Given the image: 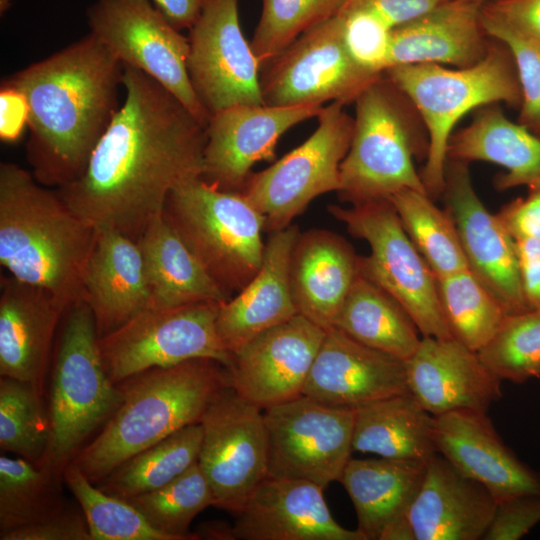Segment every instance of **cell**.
Masks as SVG:
<instances>
[{
  "mask_svg": "<svg viewBox=\"0 0 540 540\" xmlns=\"http://www.w3.org/2000/svg\"><path fill=\"white\" fill-rule=\"evenodd\" d=\"M122 87L124 102L84 171L57 192L96 230L137 240L176 186L201 177L206 127L137 68L123 65Z\"/></svg>",
  "mask_w": 540,
  "mask_h": 540,
  "instance_id": "obj_1",
  "label": "cell"
},
{
  "mask_svg": "<svg viewBox=\"0 0 540 540\" xmlns=\"http://www.w3.org/2000/svg\"><path fill=\"white\" fill-rule=\"evenodd\" d=\"M123 64L88 33L49 57L6 78L24 98L27 157L43 185L78 178L119 109Z\"/></svg>",
  "mask_w": 540,
  "mask_h": 540,
  "instance_id": "obj_2",
  "label": "cell"
},
{
  "mask_svg": "<svg viewBox=\"0 0 540 540\" xmlns=\"http://www.w3.org/2000/svg\"><path fill=\"white\" fill-rule=\"evenodd\" d=\"M96 229L57 191L15 163L0 165V263L15 279L70 307L83 298V276Z\"/></svg>",
  "mask_w": 540,
  "mask_h": 540,
  "instance_id": "obj_3",
  "label": "cell"
},
{
  "mask_svg": "<svg viewBox=\"0 0 540 540\" xmlns=\"http://www.w3.org/2000/svg\"><path fill=\"white\" fill-rule=\"evenodd\" d=\"M122 403L74 458L96 484L124 461L174 432L200 423L231 373L207 358L152 368L116 383Z\"/></svg>",
  "mask_w": 540,
  "mask_h": 540,
  "instance_id": "obj_4",
  "label": "cell"
},
{
  "mask_svg": "<svg viewBox=\"0 0 540 540\" xmlns=\"http://www.w3.org/2000/svg\"><path fill=\"white\" fill-rule=\"evenodd\" d=\"M384 74L407 97L424 123L428 152L420 176L431 198L443 194L448 144L458 121L475 108L497 102L513 106L521 103L511 54L498 40L489 43L486 55L471 66L451 69L440 64L396 65Z\"/></svg>",
  "mask_w": 540,
  "mask_h": 540,
  "instance_id": "obj_5",
  "label": "cell"
},
{
  "mask_svg": "<svg viewBox=\"0 0 540 540\" xmlns=\"http://www.w3.org/2000/svg\"><path fill=\"white\" fill-rule=\"evenodd\" d=\"M98 341L94 314L81 298L65 312L56 344L48 402L51 437L40 465L62 476L123 400L105 370Z\"/></svg>",
  "mask_w": 540,
  "mask_h": 540,
  "instance_id": "obj_6",
  "label": "cell"
},
{
  "mask_svg": "<svg viewBox=\"0 0 540 540\" xmlns=\"http://www.w3.org/2000/svg\"><path fill=\"white\" fill-rule=\"evenodd\" d=\"M350 148L340 166L339 199L351 205L389 200L396 192H426L414 157L428 152L413 120V105L385 76L354 102Z\"/></svg>",
  "mask_w": 540,
  "mask_h": 540,
  "instance_id": "obj_7",
  "label": "cell"
},
{
  "mask_svg": "<svg viewBox=\"0 0 540 540\" xmlns=\"http://www.w3.org/2000/svg\"><path fill=\"white\" fill-rule=\"evenodd\" d=\"M163 213L229 295L242 290L259 271L265 218L241 192L193 178L170 192Z\"/></svg>",
  "mask_w": 540,
  "mask_h": 540,
  "instance_id": "obj_8",
  "label": "cell"
},
{
  "mask_svg": "<svg viewBox=\"0 0 540 540\" xmlns=\"http://www.w3.org/2000/svg\"><path fill=\"white\" fill-rule=\"evenodd\" d=\"M348 232L365 240L359 272L393 296L410 314L422 337L453 338L441 307L437 277L407 235L389 200L330 205Z\"/></svg>",
  "mask_w": 540,
  "mask_h": 540,
  "instance_id": "obj_9",
  "label": "cell"
},
{
  "mask_svg": "<svg viewBox=\"0 0 540 540\" xmlns=\"http://www.w3.org/2000/svg\"><path fill=\"white\" fill-rule=\"evenodd\" d=\"M301 145L268 168L252 173L241 193L265 218V231L288 227L318 196L340 189V166L351 144L354 118L331 102Z\"/></svg>",
  "mask_w": 540,
  "mask_h": 540,
  "instance_id": "obj_10",
  "label": "cell"
},
{
  "mask_svg": "<svg viewBox=\"0 0 540 540\" xmlns=\"http://www.w3.org/2000/svg\"><path fill=\"white\" fill-rule=\"evenodd\" d=\"M221 303L147 307L124 325L99 338L100 354L116 384L137 373L207 358L229 370L233 356L217 329Z\"/></svg>",
  "mask_w": 540,
  "mask_h": 540,
  "instance_id": "obj_11",
  "label": "cell"
},
{
  "mask_svg": "<svg viewBox=\"0 0 540 540\" xmlns=\"http://www.w3.org/2000/svg\"><path fill=\"white\" fill-rule=\"evenodd\" d=\"M87 21L90 33L123 65L155 79L206 127L210 115L187 69L189 39L151 0H96L87 10Z\"/></svg>",
  "mask_w": 540,
  "mask_h": 540,
  "instance_id": "obj_12",
  "label": "cell"
},
{
  "mask_svg": "<svg viewBox=\"0 0 540 540\" xmlns=\"http://www.w3.org/2000/svg\"><path fill=\"white\" fill-rule=\"evenodd\" d=\"M383 74L358 65L349 54L342 18L336 14L300 35L260 73L263 102L290 107L356 101Z\"/></svg>",
  "mask_w": 540,
  "mask_h": 540,
  "instance_id": "obj_13",
  "label": "cell"
},
{
  "mask_svg": "<svg viewBox=\"0 0 540 540\" xmlns=\"http://www.w3.org/2000/svg\"><path fill=\"white\" fill-rule=\"evenodd\" d=\"M355 409L328 406L301 395L263 410L267 477L339 481L350 460Z\"/></svg>",
  "mask_w": 540,
  "mask_h": 540,
  "instance_id": "obj_14",
  "label": "cell"
},
{
  "mask_svg": "<svg viewBox=\"0 0 540 540\" xmlns=\"http://www.w3.org/2000/svg\"><path fill=\"white\" fill-rule=\"evenodd\" d=\"M200 423L198 465L215 506L234 515L268 475L263 410L229 385L215 396Z\"/></svg>",
  "mask_w": 540,
  "mask_h": 540,
  "instance_id": "obj_15",
  "label": "cell"
},
{
  "mask_svg": "<svg viewBox=\"0 0 540 540\" xmlns=\"http://www.w3.org/2000/svg\"><path fill=\"white\" fill-rule=\"evenodd\" d=\"M189 30L188 74L209 115L234 105L264 104L261 66L242 32L239 0H207Z\"/></svg>",
  "mask_w": 540,
  "mask_h": 540,
  "instance_id": "obj_16",
  "label": "cell"
},
{
  "mask_svg": "<svg viewBox=\"0 0 540 540\" xmlns=\"http://www.w3.org/2000/svg\"><path fill=\"white\" fill-rule=\"evenodd\" d=\"M323 106L240 104L210 115L201 178L220 190L241 192L256 163L274 160L280 137L317 117Z\"/></svg>",
  "mask_w": 540,
  "mask_h": 540,
  "instance_id": "obj_17",
  "label": "cell"
},
{
  "mask_svg": "<svg viewBox=\"0 0 540 540\" xmlns=\"http://www.w3.org/2000/svg\"><path fill=\"white\" fill-rule=\"evenodd\" d=\"M468 164L448 159L443 191L468 269L509 315L530 310L522 292L515 239L498 214L491 213L482 203Z\"/></svg>",
  "mask_w": 540,
  "mask_h": 540,
  "instance_id": "obj_18",
  "label": "cell"
},
{
  "mask_svg": "<svg viewBox=\"0 0 540 540\" xmlns=\"http://www.w3.org/2000/svg\"><path fill=\"white\" fill-rule=\"evenodd\" d=\"M326 331L297 314L235 351L233 388L262 410L302 395Z\"/></svg>",
  "mask_w": 540,
  "mask_h": 540,
  "instance_id": "obj_19",
  "label": "cell"
},
{
  "mask_svg": "<svg viewBox=\"0 0 540 540\" xmlns=\"http://www.w3.org/2000/svg\"><path fill=\"white\" fill-rule=\"evenodd\" d=\"M432 434L437 453L485 486L497 503L540 496V472L504 442L488 412L463 409L434 416Z\"/></svg>",
  "mask_w": 540,
  "mask_h": 540,
  "instance_id": "obj_20",
  "label": "cell"
},
{
  "mask_svg": "<svg viewBox=\"0 0 540 540\" xmlns=\"http://www.w3.org/2000/svg\"><path fill=\"white\" fill-rule=\"evenodd\" d=\"M405 392L406 361L332 327L326 330L302 395L328 406L356 409Z\"/></svg>",
  "mask_w": 540,
  "mask_h": 540,
  "instance_id": "obj_21",
  "label": "cell"
},
{
  "mask_svg": "<svg viewBox=\"0 0 540 540\" xmlns=\"http://www.w3.org/2000/svg\"><path fill=\"white\" fill-rule=\"evenodd\" d=\"M310 481L266 477L234 514V540H366L338 524Z\"/></svg>",
  "mask_w": 540,
  "mask_h": 540,
  "instance_id": "obj_22",
  "label": "cell"
},
{
  "mask_svg": "<svg viewBox=\"0 0 540 540\" xmlns=\"http://www.w3.org/2000/svg\"><path fill=\"white\" fill-rule=\"evenodd\" d=\"M408 391L432 416L471 409L488 412L502 396V380L478 352L454 338L422 337L406 360Z\"/></svg>",
  "mask_w": 540,
  "mask_h": 540,
  "instance_id": "obj_23",
  "label": "cell"
},
{
  "mask_svg": "<svg viewBox=\"0 0 540 540\" xmlns=\"http://www.w3.org/2000/svg\"><path fill=\"white\" fill-rule=\"evenodd\" d=\"M69 307L50 292L1 277L0 375L33 386L44 396L56 329Z\"/></svg>",
  "mask_w": 540,
  "mask_h": 540,
  "instance_id": "obj_24",
  "label": "cell"
},
{
  "mask_svg": "<svg viewBox=\"0 0 540 540\" xmlns=\"http://www.w3.org/2000/svg\"><path fill=\"white\" fill-rule=\"evenodd\" d=\"M497 500L476 480L436 453L408 512L414 540H480Z\"/></svg>",
  "mask_w": 540,
  "mask_h": 540,
  "instance_id": "obj_25",
  "label": "cell"
},
{
  "mask_svg": "<svg viewBox=\"0 0 540 540\" xmlns=\"http://www.w3.org/2000/svg\"><path fill=\"white\" fill-rule=\"evenodd\" d=\"M426 465L410 459L350 458L339 482L353 503L357 529L366 540H414L408 512Z\"/></svg>",
  "mask_w": 540,
  "mask_h": 540,
  "instance_id": "obj_26",
  "label": "cell"
},
{
  "mask_svg": "<svg viewBox=\"0 0 540 540\" xmlns=\"http://www.w3.org/2000/svg\"><path fill=\"white\" fill-rule=\"evenodd\" d=\"M299 233L293 224L270 232L259 271L234 297L220 304L217 329L231 354L298 314L291 291L290 262Z\"/></svg>",
  "mask_w": 540,
  "mask_h": 540,
  "instance_id": "obj_27",
  "label": "cell"
},
{
  "mask_svg": "<svg viewBox=\"0 0 540 540\" xmlns=\"http://www.w3.org/2000/svg\"><path fill=\"white\" fill-rule=\"evenodd\" d=\"M83 298L99 338L150 305V288L137 241L112 229L96 230L83 276Z\"/></svg>",
  "mask_w": 540,
  "mask_h": 540,
  "instance_id": "obj_28",
  "label": "cell"
},
{
  "mask_svg": "<svg viewBox=\"0 0 540 540\" xmlns=\"http://www.w3.org/2000/svg\"><path fill=\"white\" fill-rule=\"evenodd\" d=\"M358 274L359 255L343 237L325 229L300 232L290 262L298 314L325 331L335 327Z\"/></svg>",
  "mask_w": 540,
  "mask_h": 540,
  "instance_id": "obj_29",
  "label": "cell"
},
{
  "mask_svg": "<svg viewBox=\"0 0 540 540\" xmlns=\"http://www.w3.org/2000/svg\"><path fill=\"white\" fill-rule=\"evenodd\" d=\"M480 8L463 0H447L392 29L388 68L411 64L467 67L477 63L489 48Z\"/></svg>",
  "mask_w": 540,
  "mask_h": 540,
  "instance_id": "obj_30",
  "label": "cell"
},
{
  "mask_svg": "<svg viewBox=\"0 0 540 540\" xmlns=\"http://www.w3.org/2000/svg\"><path fill=\"white\" fill-rule=\"evenodd\" d=\"M136 241L150 288L149 306L172 308L200 302L223 303L231 298L163 212L149 221Z\"/></svg>",
  "mask_w": 540,
  "mask_h": 540,
  "instance_id": "obj_31",
  "label": "cell"
},
{
  "mask_svg": "<svg viewBox=\"0 0 540 540\" xmlns=\"http://www.w3.org/2000/svg\"><path fill=\"white\" fill-rule=\"evenodd\" d=\"M447 156L503 167L506 173L495 178L498 190L518 186L540 189V138L519 122L510 121L498 106H485L470 125L453 133Z\"/></svg>",
  "mask_w": 540,
  "mask_h": 540,
  "instance_id": "obj_32",
  "label": "cell"
},
{
  "mask_svg": "<svg viewBox=\"0 0 540 540\" xmlns=\"http://www.w3.org/2000/svg\"><path fill=\"white\" fill-rule=\"evenodd\" d=\"M433 419L408 391L355 409L353 451L428 462L436 453Z\"/></svg>",
  "mask_w": 540,
  "mask_h": 540,
  "instance_id": "obj_33",
  "label": "cell"
},
{
  "mask_svg": "<svg viewBox=\"0 0 540 540\" xmlns=\"http://www.w3.org/2000/svg\"><path fill=\"white\" fill-rule=\"evenodd\" d=\"M335 327L366 346L404 361L415 353L422 339L405 308L360 272Z\"/></svg>",
  "mask_w": 540,
  "mask_h": 540,
  "instance_id": "obj_34",
  "label": "cell"
},
{
  "mask_svg": "<svg viewBox=\"0 0 540 540\" xmlns=\"http://www.w3.org/2000/svg\"><path fill=\"white\" fill-rule=\"evenodd\" d=\"M202 435L201 423L188 425L130 457L94 485L122 499L159 489L198 462Z\"/></svg>",
  "mask_w": 540,
  "mask_h": 540,
  "instance_id": "obj_35",
  "label": "cell"
},
{
  "mask_svg": "<svg viewBox=\"0 0 540 540\" xmlns=\"http://www.w3.org/2000/svg\"><path fill=\"white\" fill-rule=\"evenodd\" d=\"M389 201L410 240L437 278L468 269L456 224L428 193L403 189Z\"/></svg>",
  "mask_w": 540,
  "mask_h": 540,
  "instance_id": "obj_36",
  "label": "cell"
},
{
  "mask_svg": "<svg viewBox=\"0 0 540 540\" xmlns=\"http://www.w3.org/2000/svg\"><path fill=\"white\" fill-rule=\"evenodd\" d=\"M63 476L24 458L0 457V536L40 522L66 502Z\"/></svg>",
  "mask_w": 540,
  "mask_h": 540,
  "instance_id": "obj_37",
  "label": "cell"
},
{
  "mask_svg": "<svg viewBox=\"0 0 540 540\" xmlns=\"http://www.w3.org/2000/svg\"><path fill=\"white\" fill-rule=\"evenodd\" d=\"M437 285L452 337L478 352L509 314L469 269L437 278Z\"/></svg>",
  "mask_w": 540,
  "mask_h": 540,
  "instance_id": "obj_38",
  "label": "cell"
},
{
  "mask_svg": "<svg viewBox=\"0 0 540 540\" xmlns=\"http://www.w3.org/2000/svg\"><path fill=\"white\" fill-rule=\"evenodd\" d=\"M43 397L28 383L0 378V447L41 465L50 442L51 422Z\"/></svg>",
  "mask_w": 540,
  "mask_h": 540,
  "instance_id": "obj_39",
  "label": "cell"
},
{
  "mask_svg": "<svg viewBox=\"0 0 540 540\" xmlns=\"http://www.w3.org/2000/svg\"><path fill=\"white\" fill-rule=\"evenodd\" d=\"M171 540H196L189 532L194 518L215 506L211 487L198 462L159 489L124 499Z\"/></svg>",
  "mask_w": 540,
  "mask_h": 540,
  "instance_id": "obj_40",
  "label": "cell"
},
{
  "mask_svg": "<svg viewBox=\"0 0 540 540\" xmlns=\"http://www.w3.org/2000/svg\"><path fill=\"white\" fill-rule=\"evenodd\" d=\"M63 479L84 513L92 540H171L126 500L100 490L73 461Z\"/></svg>",
  "mask_w": 540,
  "mask_h": 540,
  "instance_id": "obj_41",
  "label": "cell"
},
{
  "mask_svg": "<svg viewBox=\"0 0 540 540\" xmlns=\"http://www.w3.org/2000/svg\"><path fill=\"white\" fill-rule=\"evenodd\" d=\"M346 0H262L250 42L262 67L300 35L336 15Z\"/></svg>",
  "mask_w": 540,
  "mask_h": 540,
  "instance_id": "obj_42",
  "label": "cell"
},
{
  "mask_svg": "<svg viewBox=\"0 0 540 540\" xmlns=\"http://www.w3.org/2000/svg\"><path fill=\"white\" fill-rule=\"evenodd\" d=\"M478 355L502 381L522 384L540 377V310L507 315Z\"/></svg>",
  "mask_w": 540,
  "mask_h": 540,
  "instance_id": "obj_43",
  "label": "cell"
},
{
  "mask_svg": "<svg viewBox=\"0 0 540 540\" xmlns=\"http://www.w3.org/2000/svg\"><path fill=\"white\" fill-rule=\"evenodd\" d=\"M482 25L511 54L521 90L519 123L540 135V41L500 25Z\"/></svg>",
  "mask_w": 540,
  "mask_h": 540,
  "instance_id": "obj_44",
  "label": "cell"
},
{
  "mask_svg": "<svg viewBox=\"0 0 540 540\" xmlns=\"http://www.w3.org/2000/svg\"><path fill=\"white\" fill-rule=\"evenodd\" d=\"M344 41L353 60L364 69L383 74L389 66L392 28L369 9L343 4Z\"/></svg>",
  "mask_w": 540,
  "mask_h": 540,
  "instance_id": "obj_45",
  "label": "cell"
},
{
  "mask_svg": "<svg viewBox=\"0 0 540 540\" xmlns=\"http://www.w3.org/2000/svg\"><path fill=\"white\" fill-rule=\"evenodd\" d=\"M540 523V496L522 495L497 503L484 540H518Z\"/></svg>",
  "mask_w": 540,
  "mask_h": 540,
  "instance_id": "obj_46",
  "label": "cell"
},
{
  "mask_svg": "<svg viewBox=\"0 0 540 540\" xmlns=\"http://www.w3.org/2000/svg\"><path fill=\"white\" fill-rule=\"evenodd\" d=\"M1 540H92L79 504L66 505L50 517L0 536Z\"/></svg>",
  "mask_w": 540,
  "mask_h": 540,
  "instance_id": "obj_47",
  "label": "cell"
},
{
  "mask_svg": "<svg viewBox=\"0 0 540 540\" xmlns=\"http://www.w3.org/2000/svg\"><path fill=\"white\" fill-rule=\"evenodd\" d=\"M482 23L500 25L540 41V0H487Z\"/></svg>",
  "mask_w": 540,
  "mask_h": 540,
  "instance_id": "obj_48",
  "label": "cell"
},
{
  "mask_svg": "<svg viewBox=\"0 0 540 540\" xmlns=\"http://www.w3.org/2000/svg\"><path fill=\"white\" fill-rule=\"evenodd\" d=\"M515 240H540V189L530 190L525 198H518L497 213Z\"/></svg>",
  "mask_w": 540,
  "mask_h": 540,
  "instance_id": "obj_49",
  "label": "cell"
},
{
  "mask_svg": "<svg viewBox=\"0 0 540 540\" xmlns=\"http://www.w3.org/2000/svg\"><path fill=\"white\" fill-rule=\"evenodd\" d=\"M447 0H346L345 5L359 6L380 16L392 29L408 23Z\"/></svg>",
  "mask_w": 540,
  "mask_h": 540,
  "instance_id": "obj_50",
  "label": "cell"
},
{
  "mask_svg": "<svg viewBox=\"0 0 540 540\" xmlns=\"http://www.w3.org/2000/svg\"><path fill=\"white\" fill-rule=\"evenodd\" d=\"M515 242L525 302L530 310H540V240L519 239Z\"/></svg>",
  "mask_w": 540,
  "mask_h": 540,
  "instance_id": "obj_51",
  "label": "cell"
},
{
  "mask_svg": "<svg viewBox=\"0 0 540 540\" xmlns=\"http://www.w3.org/2000/svg\"><path fill=\"white\" fill-rule=\"evenodd\" d=\"M28 121L27 105L21 94L1 86L0 90V138L4 142L17 141Z\"/></svg>",
  "mask_w": 540,
  "mask_h": 540,
  "instance_id": "obj_52",
  "label": "cell"
},
{
  "mask_svg": "<svg viewBox=\"0 0 540 540\" xmlns=\"http://www.w3.org/2000/svg\"><path fill=\"white\" fill-rule=\"evenodd\" d=\"M154 6L179 31L190 29L207 0H151Z\"/></svg>",
  "mask_w": 540,
  "mask_h": 540,
  "instance_id": "obj_53",
  "label": "cell"
},
{
  "mask_svg": "<svg viewBox=\"0 0 540 540\" xmlns=\"http://www.w3.org/2000/svg\"><path fill=\"white\" fill-rule=\"evenodd\" d=\"M195 534L198 539L234 540L232 525L223 522L204 523Z\"/></svg>",
  "mask_w": 540,
  "mask_h": 540,
  "instance_id": "obj_54",
  "label": "cell"
},
{
  "mask_svg": "<svg viewBox=\"0 0 540 540\" xmlns=\"http://www.w3.org/2000/svg\"><path fill=\"white\" fill-rule=\"evenodd\" d=\"M11 1L12 0H0V11L2 14L9 8Z\"/></svg>",
  "mask_w": 540,
  "mask_h": 540,
  "instance_id": "obj_55",
  "label": "cell"
},
{
  "mask_svg": "<svg viewBox=\"0 0 540 540\" xmlns=\"http://www.w3.org/2000/svg\"><path fill=\"white\" fill-rule=\"evenodd\" d=\"M463 1L475 3V4H478V5H482V4H483L484 2H486L487 0H463Z\"/></svg>",
  "mask_w": 540,
  "mask_h": 540,
  "instance_id": "obj_56",
  "label": "cell"
}]
</instances>
